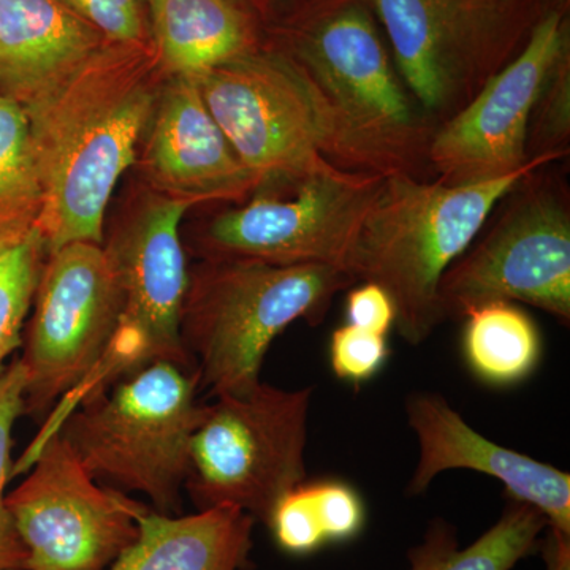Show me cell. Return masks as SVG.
Returning a JSON list of instances; mask_svg holds the SVG:
<instances>
[{"instance_id":"obj_27","label":"cell","mask_w":570,"mask_h":570,"mask_svg":"<svg viewBox=\"0 0 570 570\" xmlns=\"http://www.w3.org/2000/svg\"><path fill=\"white\" fill-rule=\"evenodd\" d=\"M389 356L387 336L351 324L340 326L330 340V365L348 384L362 385L376 377Z\"/></svg>"},{"instance_id":"obj_20","label":"cell","mask_w":570,"mask_h":570,"mask_svg":"<svg viewBox=\"0 0 570 570\" xmlns=\"http://www.w3.org/2000/svg\"><path fill=\"white\" fill-rule=\"evenodd\" d=\"M547 527L538 509L509 498L497 523L464 549L449 521H431L422 542L409 550V564L411 570H512L538 549Z\"/></svg>"},{"instance_id":"obj_4","label":"cell","mask_w":570,"mask_h":570,"mask_svg":"<svg viewBox=\"0 0 570 570\" xmlns=\"http://www.w3.org/2000/svg\"><path fill=\"white\" fill-rule=\"evenodd\" d=\"M355 283L336 266L205 261L190 272L181 321L200 387L214 397L254 389L273 341L299 318L324 321L336 294Z\"/></svg>"},{"instance_id":"obj_19","label":"cell","mask_w":570,"mask_h":570,"mask_svg":"<svg viewBox=\"0 0 570 570\" xmlns=\"http://www.w3.org/2000/svg\"><path fill=\"white\" fill-rule=\"evenodd\" d=\"M167 77L197 78L257 50L249 17L232 0H145Z\"/></svg>"},{"instance_id":"obj_21","label":"cell","mask_w":570,"mask_h":570,"mask_svg":"<svg viewBox=\"0 0 570 570\" xmlns=\"http://www.w3.org/2000/svg\"><path fill=\"white\" fill-rule=\"evenodd\" d=\"M366 523L365 502L343 480L299 483L276 502L266 527L279 550L309 557L332 543L351 542Z\"/></svg>"},{"instance_id":"obj_28","label":"cell","mask_w":570,"mask_h":570,"mask_svg":"<svg viewBox=\"0 0 570 570\" xmlns=\"http://www.w3.org/2000/svg\"><path fill=\"white\" fill-rule=\"evenodd\" d=\"M108 43L151 45L142 0H59Z\"/></svg>"},{"instance_id":"obj_22","label":"cell","mask_w":570,"mask_h":570,"mask_svg":"<svg viewBox=\"0 0 570 570\" xmlns=\"http://www.w3.org/2000/svg\"><path fill=\"white\" fill-rule=\"evenodd\" d=\"M464 318V360L480 382L512 387L534 373L542 340L538 325L515 303H489L469 311Z\"/></svg>"},{"instance_id":"obj_5","label":"cell","mask_w":570,"mask_h":570,"mask_svg":"<svg viewBox=\"0 0 570 570\" xmlns=\"http://www.w3.org/2000/svg\"><path fill=\"white\" fill-rule=\"evenodd\" d=\"M198 387L195 367L163 360L80 401L52 431L62 434L97 482L137 491L156 512L178 515L190 445L205 412Z\"/></svg>"},{"instance_id":"obj_10","label":"cell","mask_w":570,"mask_h":570,"mask_svg":"<svg viewBox=\"0 0 570 570\" xmlns=\"http://www.w3.org/2000/svg\"><path fill=\"white\" fill-rule=\"evenodd\" d=\"M189 208L186 202L153 194L104 243L121 287V317L102 363L69 397L66 411L151 363L167 360L195 367L181 340L190 272L179 225Z\"/></svg>"},{"instance_id":"obj_6","label":"cell","mask_w":570,"mask_h":570,"mask_svg":"<svg viewBox=\"0 0 570 570\" xmlns=\"http://www.w3.org/2000/svg\"><path fill=\"white\" fill-rule=\"evenodd\" d=\"M311 396L313 389L258 382L205 406L186 483L197 509L236 508L266 523L276 502L306 480Z\"/></svg>"},{"instance_id":"obj_1","label":"cell","mask_w":570,"mask_h":570,"mask_svg":"<svg viewBox=\"0 0 570 570\" xmlns=\"http://www.w3.org/2000/svg\"><path fill=\"white\" fill-rule=\"evenodd\" d=\"M167 78L153 43H105L24 110L43 193L37 228L48 254L70 243L104 245L108 202L137 160Z\"/></svg>"},{"instance_id":"obj_7","label":"cell","mask_w":570,"mask_h":570,"mask_svg":"<svg viewBox=\"0 0 570 570\" xmlns=\"http://www.w3.org/2000/svg\"><path fill=\"white\" fill-rule=\"evenodd\" d=\"M407 91L436 127L513 58L527 31L520 0H367Z\"/></svg>"},{"instance_id":"obj_18","label":"cell","mask_w":570,"mask_h":570,"mask_svg":"<svg viewBox=\"0 0 570 570\" xmlns=\"http://www.w3.org/2000/svg\"><path fill=\"white\" fill-rule=\"evenodd\" d=\"M255 520L236 508L138 515V538L107 570H249Z\"/></svg>"},{"instance_id":"obj_13","label":"cell","mask_w":570,"mask_h":570,"mask_svg":"<svg viewBox=\"0 0 570 570\" xmlns=\"http://www.w3.org/2000/svg\"><path fill=\"white\" fill-rule=\"evenodd\" d=\"M387 176L330 165L292 190V197H255L214 216L197 236L204 261L343 268Z\"/></svg>"},{"instance_id":"obj_16","label":"cell","mask_w":570,"mask_h":570,"mask_svg":"<svg viewBox=\"0 0 570 570\" xmlns=\"http://www.w3.org/2000/svg\"><path fill=\"white\" fill-rule=\"evenodd\" d=\"M406 412L420 448L407 494L425 493L442 472L469 469L498 479L508 498L532 505L546 517L549 527L570 534L568 472L482 436L438 393L409 396Z\"/></svg>"},{"instance_id":"obj_23","label":"cell","mask_w":570,"mask_h":570,"mask_svg":"<svg viewBox=\"0 0 570 570\" xmlns=\"http://www.w3.org/2000/svg\"><path fill=\"white\" fill-rule=\"evenodd\" d=\"M43 193L28 116L0 96V236L37 227Z\"/></svg>"},{"instance_id":"obj_9","label":"cell","mask_w":570,"mask_h":570,"mask_svg":"<svg viewBox=\"0 0 570 570\" xmlns=\"http://www.w3.org/2000/svg\"><path fill=\"white\" fill-rule=\"evenodd\" d=\"M194 80L258 190L292 193L333 165L316 100L283 51L257 48Z\"/></svg>"},{"instance_id":"obj_14","label":"cell","mask_w":570,"mask_h":570,"mask_svg":"<svg viewBox=\"0 0 570 570\" xmlns=\"http://www.w3.org/2000/svg\"><path fill=\"white\" fill-rule=\"evenodd\" d=\"M568 50V17L562 9H549L532 24L515 58L463 110L438 127L428 149L436 181H490L527 165L532 110L551 67Z\"/></svg>"},{"instance_id":"obj_29","label":"cell","mask_w":570,"mask_h":570,"mask_svg":"<svg viewBox=\"0 0 570 570\" xmlns=\"http://www.w3.org/2000/svg\"><path fill=\"white\" fill-rule=\"evenodd\" d=\"M395 321V305L381 285L363 283L348 294L347 324L387 336Z\"/></svg>"},{"instance_id":"obj_12","label":"cell","mask_w":570,"mask_h":570,"mask_svg":"<svg viewBox=\"0 0 570 570\" xmlns=\"http://www.w3.org/2000/svg\"><path fill=\"white\" fill-rule=\"evenodd\" d=\"M24 336V414H48L96 373L118 328L122 294L104 245L78 242L48 254Z\"/></svg>"},{"instance_id":"obj_8","label":"cell","mask_w":570,"mask_h":570,"mask_svg":"<svg viewBox=\"0 0 570 570\" xmlns=\"http://www.w3.org/2000/svg\"><path fill=\"white\" fill-rule=\"evenodd\" d=\"M489 234L461 255L438 287L442 322L489 303H527L569 325L570 205L564 184L538 171Z\"/></svg>"},{"instance_id":"obj_17","label":"cell","mask_w":570,"mask_h":570,"mask_svg":"<svg viewBox=\"0 0 570 570\" xmlns=\"http://www.w3.org/2000/svg\"><path fill=\"white\" fill-rule=\"evenodd\" d=\"M105 43L59 0H0V96L28 110Z\"/></svg>"},{"instance_id":"obj_26","label":"cell","mask_w":570,"mask_h":570,"mask_svg":"<svg viewBox=\"0 0 570 570\" xmlns=\"http://www.w3.org/2000/svg\"><path fill=\"white\" fill-rule=\"evenodd\" d=\"M570 141V50L551 67L528 129V160L540 156L564 157Z\"/></svg>"},{"instance_id":"obj_31","label":"cell","mask_w":570,"mask_h":570,"mask_svg":"<svg viewBox=\"0 0 570 570\" xmlns=\"http://www.w3.org/2000/svg\"><path fill=\"white\" fill-rule=\"evenodd\" d=\"M340 2V0H303V10L299 17L311 13V11L321 9V7L330 6V3ZM298 17V18H299Z\"/></svg>"},{"instance_id":"obj_25","label":"cell","mask_w":570,"mask_h":570,"mask_svg":"<svg viewBox=\"0 0 570 570\" xmlns=\"http://www.w3.org/2000/svg\"><path fill=\"white\" fill-rule=\"evenodd\" d=\"M26 371L13 360L0 373V570H24L28 553L6 504L7 482L11 478V431L24 414Z\"/></svg>"},{"instance_id":"obj_2","label":"cell","mask_w":570,"mask_h":570,"mask_svg":"<svg viewBox=\"0 0 570 570\" xmlns=\"http://www.w3.org/2000/svg\"><path fill=\"white\" fill-rule=\"evenodd\" d=\"M283 51L316 100L326 160L343 170L426 179L436 124L397 77L367 0H340L296 18Z\"/></svg>"},{"instance_id":"obj_15","label":"cell","mask_w":570,"mask_h":570,"mask_svg":"<svg viewBox=\"0 0 570 570\" xmlns=\"http://www.w3.org/2000/svg\"><path fill=\"white\" fill-rule=\"evenodd\" d=\"M145 134L141 170L154 194L194 206L258 193L194 78L165 80Z\"/></svg>"},{"instance_id":"obj_11","label":"cell","mask_w":570,"mask_h":570,"mask_svg":"<svg viewBox=\"0 0 570 570\" xmlns=\"http://www.w3.org/2000/svg\"><path fill=\"white\" fill-rule=\"evenodd\" d=\"M28 469L6 498L24 570H107L137 540L148 505L97 482L59 431L26 450L11 475Z\"/></svg>"},{"instance_id":"obj_24","label":"cell","mask_w":570,"mask_h":570,"mask_svg":"<svg viewBox=\"0 0 570 570\" xmlns=\"http://www.w3.org/2000/svg\"><path fill=\"white\" fill-rule=\"evenodd\" d=\"M48 257L39 228L0 236V373L22 344V328Z\"/></svg>"},{"instance_id":"obj_3","label":"cell","mask_w":570,"mask_h":570,"mask_svg":"<svg viewBox=\"0 0 570 570\" xmlns=\"http://www.w3.org/2000/svg\"><path fill=\"white\" fill-rule=\"evenodd\" d=\"M558 159L534 157L513 174L461 186L387 176L366 214L348 273L356 283H374L387 292L397 332L419 346L442 324V276L471 247L497 206L527 176Z\"/></svg>"},{"instance_id":"obj_30","label":"cell","mask_w":570,"mask_h":570,"mask_svg":"<svg viewBox=\"0 0 570 570\" xmlns=\"http://www.w3.org/2000/svg\"><path fill=\"white\" fill-rule=\"evenodd\" d=\"M546 570H570V534L547 527L539 540Z\"/></svg>"}]
</instances>
